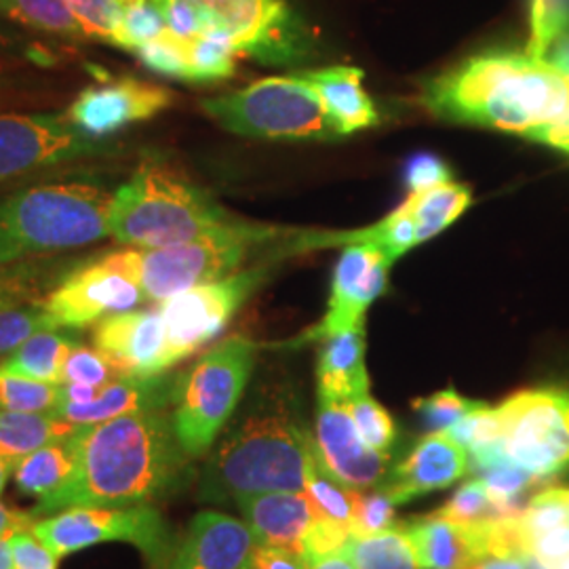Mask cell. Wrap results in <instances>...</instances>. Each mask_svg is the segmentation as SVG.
Wrapping results in <instances>:
<instances>
[{
	"mask_svg": "<svg viewBox=\"0 0 569 569\" xmlns=\"http://www.w3.org/2000/svg\"><path fill=\"white\" fill-rule=\"evenodd\" d=\"M112 194L89 182L28 186L0 201V272L28 256L53 253L110 237Z\"/></svg>",
	"mask_w": 569,
	"mask_h": 569,
	"instance_id": "5",
	"label": "cell"
},
{
	"mask_svg": "<svg viewBox=\"0 0 569 569\" xmlns=\"http://www.w3.org/2000/svg\"><path fill=\"white\" fill-rule=\"evenodd\" d=\"M32 531L60 559L98 545L124 542L157 569L163 568L180 542L163 512L152 505L60 510L39 519Z\"/></svg>",
	"mask_w": 569,
	"mask_h": 569,
	"instance_id": "10",
	"label": "cell"
},
{
	"mask_svg": "<svg viewBox=\"0 0 569 569\" xmlns=\"http://www.w3.org/2000/svg\"><path fill=\"white\" fill-rule=\"evenodd\" d=\"M164 30L167 21L154 0H136L127 4L121 23L114 28L110 42L129 51H138L143 44L159 39Z\"/></svg>",
	"mask_w": 569,
	"mask_h": 569,
	"instance_id": "35",
	"label": "cell"
},
{
	"mask_svg": "<svg viewBox=\"0 0 569 569\" xmlns=\"http://www.w3.org/2000/svg\"><path fill=\"white\" fill-rule=\"evenodd\" d=\"M395 264L385 251L369 244H348L333 272L326 317L305 336L306 342L366 323V312L387 289L388 270Z\"/></svg>",
	"mask_w": 569,
	"mask_h": 569,
	"instance_id": "15",
	"label": "cell"
},
{
	"mask_svg": "<svg viewBox=\"0 0 569 569\" xmlns=\"http://www.w3.org/2000/svg\"><path fill=\"white\" fill-rule=\"evenodd\" d=\"M479 406H483V401L468 399L460 392H456L453 388H448V390H439L430 397L416 399L413 411L422 418V422L432 432V430H448Z\"/></svg>",
	"mask_w": 569,
	"mask_h": 569,
	"instance_id": "43",
	"label": "cell"
},
{
	"mask_svg": "<svg viewBox=\"0 0 569 569\" xmlns=\"http://www.w3.org/2000/svg\"><path fill=\"white\" fill-rule=\"evenodd\" d=\"M350 540V531L329 521L326 517H319L312 528L308 529L302 547V557L308 561V566L321 557H327L336 550L345 549Z\"/></svg>",
	"mask_w": 569,
	"mask_h": 569,
	"instance_id": "47",
	"label": "cell"
},
{
	"mask_svg": "<svg viewBox=\"0 0 569 569\" xmlns=\"http://www.w3.org/2000/svg\"><path fill=\"white\" fill-rule=\"evenodd\" d=\"M270 274L272 260H266V264L244 268L220 281L186 289L159 302L171 367L216 340Z\"/></svg>",
	"mask_w": 569,
	"mask_h": 569,
	"instance_id": "11",
	"label": "cell"
},
{
	"mask_svg": "<svg viewBox=\"0 0 569 569\" xmlns=\"http://www.w3.org/2000/svg\"><path fill=\"white\" fill-rule=\"evenodd\" d=\"M61 399V385H47L0 371V409L4 411L56 413Z\"/></svg>",
	"mask_w": 569,
	"mask_h": 569,
	"instance_id": "32",
	"label": "cell"
},
{
	"mask_svg": "<svg viewBox=\"0 0 569 569\" xmlns=\"http://www.w3.org/2000/svg\"><path fill=\"white\" fill-rule=\"evenodd\" d=\"M81 20L87 39L110 41L114 28L121 23L127 0H68Z\"/></svg>",
	"mask_w": 569,
	"mask_h": 569,
	"instance_id": "46",
	"label": "cell"
},
{
	"mask_svg": "<svg viewBox=\"0 0 569 569\" xmlns=\"http://www.w3.org/2000/svg\"><path fill=\"white\" fill-rule=\"evenodd\" d=\"M432 515L453 521V523H467V526L481 523V521L496 519V517H505V515H500V510L489 498L488 489L481 483L479 477L460 486V489L449 498L443 507L432 510Z\"/></svg>",
	"mask_w": 569,
	"mask_h": 569,
	"instance_id": "39",
	"label": "cell"
},
{
	"mask_svg": "<svg viewBox=\"0 0 569 569\" xmlns=\"http://www.w3.org/2000/svg\"><path fill=\"white\" fill-rule=\"evenodd\" d=\"M0 569H13V552L9 540H0Z\"/></svg>",
	"mask_w": 569,
	"mask_h": 569,
	"instance_id": "58",
	"label": "cell"
},
{
	"mask_svg": "<svg viewBox=\"0 0 569 569\" xmlns=\"http://www.w3.org/2000/svg\"><path fill=\"white\" fill-rule=\"evenodd\" d=\"M470 470L467 448L451 439L446 430L425 435L406 458L388 470L378 486L395 505H407L416 498L458 483Z\"/></svg>",
	"mask_w": 569,
	"mask_h": 569,
	"instance_id": "19",
	"label": "cell"
},
{
	"mask_svg": "<svg viewBox=\"0 0 569 569\" xmlns=\"http://www.w3.org/2000/svg\"><path fill=\"white\" fill-rule=\"evenodd\" d=\"M176 390L178 380L164 378V373L152 378L121 376L114 382L100 388L96 399L89 403L61 401L56 409V416L79 427H91L129 413L161 411L167 406H173Z\"/></svg>",
	"mask_w": 569,
	"mask_h": 569,
	"instance_id": "22",
	"label": "cell"
},
{
	"mask_svg": "<svg viewBox=\"0 0 569 569\" xmlns=\"http://www.w3.org/2000/svg\"><path fill=\"white\" fill-rule=\"evenodd\" d=\"M406 528L425 569H462L470 561L486 557L483 521L467 526L430 512L409 521Z\"/></svg>",
	"mask_w": 569,
	"mask_h": 569,
	"instance_id": "24",
	"label": "cell"
},
{
	"mask_svg": "<svg viewBox=\"0 0 569 569\" xmlns=\"http://www.w3.org/2000/svg\"><path fill=\"white\" fill-rule=\"evenodd\" d=\"M256 549L244 521L218 510H201L161 569H244Z\"/></svg>",
	"mask_w": 569,
	"mask_h": 569,
	"instance_id": "20",
	"label": "cell"
},
{
	"mask_svg": "<svg viewBox=\"0 0 569 569\" xmlns=\"http://www.w3.org/2000/svg\"><path fill=\"white\" fill-rule=\"evenodd\" d=\"M315 441L321 465L346 488H378L387 479L390 453L367 448L348 403L319 397Z\"/></svg>",
	"mask_w": 569,
	"mask_h": 569,
	"instance_id": "16",
	"label": "cell"
},
{
	"mask_svg": "<svg viewBox=\"0 0 569 569\" xmlns=\"http://www.w3.org/2000/svg\"><path fill=\"white\" fill-rule=\"evenodd\" d=\"M533 140H536V142L549 143V146H555V148H559V150L569 152V121L550 127L547 131L538 133Z\"/></svg>",
	"mask_w": 569,
	"mask_h": 569,
	"instance_id": "56",
	"label": "cell"
},
{
	"mask_svg": "<svg viewBox=\"0 0 569 569\" xmlns=\"http://www.w3.org/2000/svg\"><path fill=\"white\" fill-rule=\"evenodd\" d=\"M190 462L164 409L82 427L70 481L30 512L39 521L60 510L148 505L186 488Z\"/></svg>",
	"mask_w": 569,
	"mask_h": 569,
	"instance_id": "1",
	"label": "cell"
},
{
	"mask_svg": "<svg viewBox=\"0 0 569 569\" xmlns=\"http://www.w3.org/2000/svg\"><path fill=\"white\" fill-rule=\"evenodd\" d=\"M244 569H251V568H249V566H247V568H244Z\"/></svg>",
	"mask_w": 569,
	"mask_h": 569,
	"instance_id": "62",
	"label": "cell"
},
{
	"mask_svg": "<svg viewBox=\"0 0 569 569\" xmlns=\"http://www.w3.org/2000/svg\"><path fill=\"white\" fill-rule=\"evenodd\" d=\"M258 345L230 336L209 348L178 380L171 422L188 458L209 453L232 418L256 367Z\"/></svg>",
	"mask_w": 569,
	"mask_h": 569,
	"instance_id": "8",
	"label": "cell"
},
{
	"mask_svg": "<svg viewBox=\"0 0 569 569\" xmlns=\"http://www.w3.org/2000/svg\"><path fill=\"white\" fill-rule=\"evenodd\" d=\"M79 432L66 441L44 446V448L20 458L11 467V475H13L16 486L20 488V491L28 496H34L39 500L60 491L70 481V477L77 468Z\"/></svg>",
	"mask_w": 569,
	"mask_h": 569,
	"instance_id": "27",
	"label": "cell"
},
{
	"mask_svg": "<svg viewBox=\"0 0 569 569\" xmlns=\"http://www.w3.org/2000/svg\"><path fill=\"white\" fill-rule=\"evenodd\" d=\"M310 569H355V566H352L350 555H348V550L345 547V549L336 550V552H331L327 557L312 561Z\"/></svg>",
	"mask_w": 569,
	"mask_h": 569,
	"instance_id": "57",
	"label": "cell"
},
{
	"mask_svg": "<svg viewBox=\"0 0 569 569\" xmlns=\"http://www.w3.org/2000/svg\"><path fill=\"white\" fill-rule=\"evenodd\" d=\"M30 300V289L26 277L16 272H0V310L23 305Z\"/></svg>",
	"mask_w": 569,
	"mask_h": 569,
	"instance_id": "52",
	"label": "cell"
},
{
	"mask_svg": "<svg viewBox=\"0 0 569 569\" xmlns=\"http://www.w3.org/2000/svg\"><path fill=\"white\" fill-rule=\"evenodd\" d=\"M117 150L63 114H0V182Z\"/></svg>",
	"mask_w": 569,
	"mask_h": 569,
	"instance_id": "13",
	"label": "cell"
},
{
	"mask_svg": "<svg viewBox=\"0 0 569 569\" xmlns=\"http://www.w3.org/2000/svg\"><path fill=\"white\" fill-rule=\"evenodd\" d=\"M203 188L159 163H143L112 194L110 237L133 247L190 243L237 224Z\"/></svg>",
	"mask_w": 569,
	"mask_h": 569,
	"instance_id": "4",
	"label": "cell"
},
{
	"mask_svg": "<svg viewBox=\"0 0 569 569\" xmlns=\"http://www.w3.org/2000/svg\"><path fill=\"white\" fill-rule=\"evenodd\" d=\"M37 519L32 512H21L0 502V540H9L20 531L34 528Z\"/></svg>",
	"mask_w": 569,
	"mask_h": 569,
	"instance_id": "53",
	"label": "cell"
},
{
	"mask_svg": "<svg viewBox=\"0 0 569 569\" xmlns=\"http://www.w3.org/2000/svg\"><path fill=\"white\" fill-rule=\"evenodd\" d=\"M446 182H451V171L439 157L422 152L407 161L406 183L411 192H422Z\"/></svg>",
	"mask_w": 569,
	"mask_h": 569,
	"instance_id": "50",
	"label": "cell"
},
{
	"mask_svg": "<svg viewBox=\"0 0 569 569\" xmlns=\"http://www.w3.org/2000/svg\"><path fill=\"white\" fill-rule=\"evenodd\" d=\"M9 545L13 552V569H58L60 557L32 529L9 538Z\"/></svg>",
	"mask_w": 569,
	"mask_h": 569,
	"instance_id": "48",
	"label": "cell"
},
{
	"mask_svg": "<svg viewBox=\"0 0 569 569\" xmlns=\"http://www.w3.org/2000/svg\"><path fill=\"white\" fill-rule=\"evenodd\" d=\"M44 329H56L42 302H23L0 310V355H9L20 348L28 338Z\"/></svg>",
	"mask_w": 569,
	"mask_h": 569,
	"instance_id": "40",
	"label": "cell"
},
{
	"mask_svg": "<svg viewBox=\"0 0 569 569\" xmlns=\"http://www.w3.org/2000/svg\"><path fill=\"white\" fill-rule=\"evenodd\" d=\"M74 346L77 342L58 333V329H44L9 352V357L0 361V371L47 385H61V371Z\"/></svg>",
	"mask_w": 569,
	"mask_h": 569,
	"instance_id": "28",
	"label": "cell"
},
{
	"mask_svg": "<svg viewBox=\"0 0 569 569\" xmlns=\"http://www.w3.org/2000/svg\"><path fill=\"white\" fill-rule=\"evenodd\" d=\"M188 47V63H190V81H224L237 70L239 51L230 42L220 39H190Z\"/></svg>",
	"mask_w": 569,
	"mask_h": 569,
	"instance_id": "34",
	"label": "cell"
},
{
	"mask_svg": "<svg viewBox=\"0 0 569 569\" xmlns=\"http://www.w3.org/2000/svg\"><path fill=\"white\" fill-rule=\"evenodd\" d=\"M350 416L359 437L366 441L367 448L390 453L397 441V425L385 407L380 406L369 392L352 399L348 403Z\"/></svg>",
	"mask_w": 569,
	"mask_h": 569,
	"instance_id": "38",
	"label": "cell"
},
{
	"mask_svg": "<svg viewBox=\"0 0 569 569\" xmlns=\"http://www.w3.org/2000/svg\"><path fill=\"white\" fill-rule=\"evenodd\" d=\"M306 493L321 517L350 531L355 489L346 488L327 472L321 460L310 470L306 481Z\"/></svg>",
	"mask_w": 569,
	"mask_h": 569,
	"instance_id": "33",
	"label": "cell"
},
{
	"mask_svg": "<svg viewBox=\"0 0 569 569\" xmlns=\"http://www.w3.org/2000/svg\"><path fill=\"white\" fill-rule=\"evenodd\" d=\"M146 302L142 289L103 258L77 268L44 300L42 308L56 329H82L106 317Z\"/></svg>",
	"mask_w": 569,
	"mask_h": 569,
	"instance_id": "14",
	"label": "cell"
},
{
	"mask_svg": "<svg viewBox=\"0 0 569 569\" xmlns=\"http://www.w3.org/2000/svg\"><path fill=\"white\" fill-rule=\"evenodd\" d=\"M317 382L319 397L350 403L369 392L366 367V323L321 340Z\"/></svg>",
	"mask_w": 569,
	"mask_h": 569,
	"instance_id": "23",
	"label": "cell"
},
{
	"mask_svg": "<svg viewBox=\"0 0 569 569\" xmlns=\"http://www.w3.org/2000/svg\"><path fill=\"white\" fill-rule=\"evenodd\" d=\"M0 11L37 30L63 37H87L68 0H0Z\"/></svg>",
	"mask_w": 569,
	"mask_h": 569,
	"instance_id": "31",
	"label": "cell"
},
{
	"mask_svg": "<svg viewBox=\"0 0 569 569\" xmlns=\"http://www.w3.org/2000/svg\"><path fill=\"white\" fill-rule=\"evenodd\" d=\"M251 569H310L302 555L293 550L279 549V547H262L256 545V549L249 557Z\"/></svg>",
	"mask_w": 569,
	"mask_h": 569,
	"instance_id": "51",
	"label": "cell"
},
{
	"mask_svg": "<svg viewBox=\"0 0 569 569\" xmlns=\"http://www.w3.org/2000/svg\"><path fill=\"white\" fill-rule=\"evenodd\" d=\"M526 552L540 568H555L569 555V523L529 538L526 542Z\"/></svg>",
	"mask_w": 569,
	"mask_h": 569,
	"instance_id": "49",
	"label": "cell"
},
{
	"mask_svg": "<svg viewBox=\"0 0 569 569\" xmlns=\"http://www.w3.org/2000/svg\"><path fill=\"white\" fill-rule=\"evenodd\" d=\"M127 2H136V0H127Z\"/></svg>",
	"mask_w": 569,
	"mask_h": 569,
	"instance_id": "61",
	"label": "cell"
},
{
	"mask_svg": "<svg viewBox=\"0 0 569 569\" xmlns=\"http://www.w3.org/2000/svg\"><path fill=\"white\" fill-rule=\"evenodd\" d=\"M256 545L302 555L306 533L321 517L306 491H264L234 500Z\"/></svg>",
	"mask_w": 569,
	"mask_h": 569,
	"instance_id": "21",
	"label": "cell"
},
{
	"mask_svg": "<svg viewBox=\"0 0 569 569\" xmlns=\"http://www.w3.org/2000/svg\"><path fill=\"white\" fill-rule=\"evenodd\" d=\"M319 462L315 435L289 382H268L253 395L241 422L211 451L199 498L228 502L264 491H305Z\"/></svg>",
	"mask_w": 569,
	"mask_h": 569,
	"instance_id": "3",
	"label": "cell"
},
{
	"mask_svg": "<svg viewBox=\"0 0 569 569\" xmlns=\"http://www.w3.org/2000/svg\"><path fill=\"white\" fill-rule=\"evenodd\" d=\"M300 77L317 91L345 136L380 121L376 106L363 89V72L359 68L333 66L300 72Z\"/></svg>",
	"mask_w": 569,
	"mask_h": 569,
	"instance_id": "25",
	"label": "cell"
},
{
	"mask_svg": "<svg viewBox=\"0 0 569 569\" xmlns=\"http://www.w3.org/2000/svg\"><path fill=\"white\" fill-rule=\"evenodd\" d=\"M428 110L443 121L528 136L569 121V74L528 53L493 51L428 82Z\"/></svg>",
	"mask_w": 569,
	"mask_h": 569,
	"instance_id": "2",
	"label": "cell"
},
{
	"mask_svg": "<svg viewBox=\"0 0 569 569\" xmlns=\"http://www.w3.org/2000/svg\"><path fill=\"white\" fill-rule=\"evenodd\" d=\"M531 559L529 557H517V555H489L470 561L462 569H529Z\"/></svg>",
	"mask_w": 569,
	"mask_h": 569,
	"instance_id": "54",
	"label": "cell"
},
{
	"mask_svg": "<svg viewBox=\"0 0 569 569\" xmlns=\"http://www.w3.org/2000/svg\"><path fill=\"white\" fill-rule=\"evenodd\" d=\"M9 477H11V465L4 458H0V493L7 488Z\"/></svg>",
	"mask_w": 569,
	"mask_h": 569,
	"instance_id": "59",
	"label": "cell"
},
{
	"mask_svg": "<svg viewBox=\"0 0 569 569\" xmlns=\"http://www.w3.org/2000/svg\"><path fill=\"white\" fill-rule=\"evenodd\" d=\"M346 550L355 569H425L406 523L367 536H350Z\"/></svg>",
	"mask_w": 569,
	"mask_h": 569,
	"instance_id": "29",
	"label": "cell"
},
{
	"mask_svg": "<svg viewBox=\"0 0 569 569\" xmlns=\"http://www.w3.org/2000/svg\"><path fill=\"white\" fill-rule=\"evenodd\" d=\"M395 502L388 498L382 489L369 491L355 489V502H352V523L350 536H367L382 529L395 526Z\"/></svg>",
	"mask_w": 569,
	"mask_h": 569,
	"instance_id": "45",
	"label": "cell"
},
{
	"mask_svg": "<svg viewBox=\"0 0 569 569\" xmlns=\"http://www.w3.org/2000/svg\"><path fill=\"white\" fill-rule=\"evenodd\" d=\"M138 58L146 68L157 74L190 81V63H188V47L186 41L164 30L159 39L138 49Z\"/></svg>",
	"mask_w": 569,
	"mask_h": 569,
	"instance_id": "44",
	"label": "cell"
},
{
	"mask_svg": "<svg viewBox=\"0 0 569 569\" xmlns=\"http://www.w3.org/2000/svg\"><path fill=\"white\" fill-rule=\"evenodd\" d=\"M173 102L169 89L124 77L108 84L82 89L70 106L68 119L91 138H108L133 122L148 121Z\"/></svg>",
	"mask_w": 569,
	"mask_h": 569,
	"instance_id": "18",
	"label": "cell"
},
{
	"mask_svg": "<svg viewBox=\"0 0 569 569\" xmlns=\"http://www.w3.org/2000/svg\"><path fill=\"white\" fill-rule=\"evenodd\" d=\"M287 230L239 220L203 239L169 247H133L102 256L142 289L146 302H163L199 284L220 281L241 270L258 247H272Z\"/></svg>",
	"mask_w": 569,
	"mask_h": 569,
	"instance_id": "7",
	"label": "cell"
},
{
	"mask_svg": "<svg viewBox=\"0 0 569 569\" xmlns=\"http://www.w3.org/2000/svg\"><path fill=\"white\" fill-rule=\"evenodd\" d=\"M91 338L93 348H98L121 376L152 378L171 369L159 308L110 315L96 323Z\"/></svg>",
	"mask_w": 569,
	"mask_h": 569,
	"instance_id": "17",
	"label": "cell"
},
{
	"mask_svg": "<svg viewBox=\"0 0 569 569\" xmlns=\"http://www.w3.org/2000/svg\"><path fill=\"white\" fill-rule=\"evenodd\" d=\"M81 430L56 413H23L0 409V458L11 467L32 451L66 441Z\"/></svg>",
	"mask_w": 569,
	"mask_h": 569,
	"instance_id": "26",
	"label": "cell"
},
{
	"mask_svg": "<svg viewBox=\"0 0 569 569\" xmlns=\"http://www.w3.org/2000/svg\"><path fill=\"white\" fill-rule=\"evenodd\" d=\"M552 569H569V555L563 559V561H559V563H557Z\"/></svg>",
	"mask_w": 569,
	"mask_h": 569,
	"instance_id": "60",
	"label": "cell"
},
{
	"mask_svg": "<svg viewBox=\"0 0 569 569\" xmlns=\"http://www.w3.org/2000/svg\"><path fill=\"white\" fill-rule=\"evenodd\" d=\"M117 378H121V373L98 348L77 345L66 359V366L61 371V387L82 385V387L103 388L114 382Z\"/></svg>",
	"mask_w": 569,
	"mask_h": 569,
	"instance_id": "42",
	"label": "cell"
},
{
	"mask_svg": "<svg viewBox=\"0 0 569 569\" xmlns=\"http://www.w3.org/2000/svg\"><path fill=\"white\" fill-rule=\"evenodd\" d=\"M545 60L552 63L555 68H559L561 72L569 74V30H566L561 37H557L555 42L550 44Z\"/></svg>",
	"mask_w": 569,
	"mask_h": 569,
	"instance_id": "55",
	"label": "cell"
},
{
	"mask_svg": "<svg viewBox=\"0 0 569 569\" xmlns=\"http://www.w3.org/2000/svg\"><path fill=\"white\" fill-rule=\"evenodd\" d=\"M569 523V488H547L529 500L528 507L519 512V526L523 542L545 533L549 529Z\"/></svg>",
	"mask_w": 569,
	"mask_h": 569,
	"instance_id": "37",
	"label": "cell"
},
{
	"mask_svg": "<svg viewBox=\"0 0 569 569\" xmlns=\"http://www.w3.org/2000/svg\"><path fill=\"white\" fill-rule=\"evenodd\" d=\"M498 413L500 448L512 465L545 479L569 467V390H521Z\"/></svg>",
	"mask_w": 569,
	"mask_h": 569,
	"instance_id": "12",
	"label": "cell"
},
{
	"mask_svg": "<svg viewBox=\"0 0 569 569\" xmlns=\"http://www.w3.org/2000/svg\"><path fill=\"white\" fill-rule=\"evenodd\" d=\"M167 30L183 41L220 39L239 56L270 66H298L315 53V37L284 0H154Z\"/></svg>",
	"mask_w": 569,
	"mask_h": 569,
	"instance_id": "6",
	"label": "cell"
},
{
	"mask_svg": "<svg viewBox=\"0 0 569 569\" xmlns=\"http://www.w3.org/2000/svg\"><path fill=\"white\" fill-rule=\"evenodd\" d=\"M406 203L411 209L420 244L453 224L472 203V192L465 183L446 182L422 192H411Z\"/></svg>",
	"mask_w": 569,
	"mask_h": 569,
	"instance_id": "30",
	"label": "cell"
},
{
	"mask_svg": "<svg viewBox=\"0 0 569 569\" xmlns=\"http://www.w3.org/2000/svg\"><path fill=\"white\" fill-rule=\"evenodd\" d=\"M222 129L266 140H338L342 127L317 91L300 77H268L222 98L201 102Z\"/></svg>",
	"mask_w": 569,
	"mask_h": 569,
	"instance_id": "9",
	"label": "cell"
},
{
	"mask_svg": "<svg viewBox=\"0 0 569 569\" xmlns=\"http://www.w3.org/2000/svg\"><path fill=\"white\" fill-rule=\"evenodd\" d=\"M566 30H569V0H529L528 56L545 60L550 44Z\"/></svg>",
	"mask_w": 569,
	"mask_h": 569,
	"instance_id": "36",
	"label": "cell"
},
{
	"mask_svg": "<svg viewBox=\"0 0 569 569\" xmlns=\"http://www.w3.org/2000/svg\"><path fill=\"white\" fill-rule=\"evenodd\" d=\"M446 432L451 439H456L462 448H467L468 453L500 448L502 422H500L498 407H489L488 403H483L475 411L467 413L460 422H456Z\"/></svg>",
	"mask_w": 569,
	"mask_h": 569,
	"instance_id": "41",
	"label": "cell"
}]
</instances>
